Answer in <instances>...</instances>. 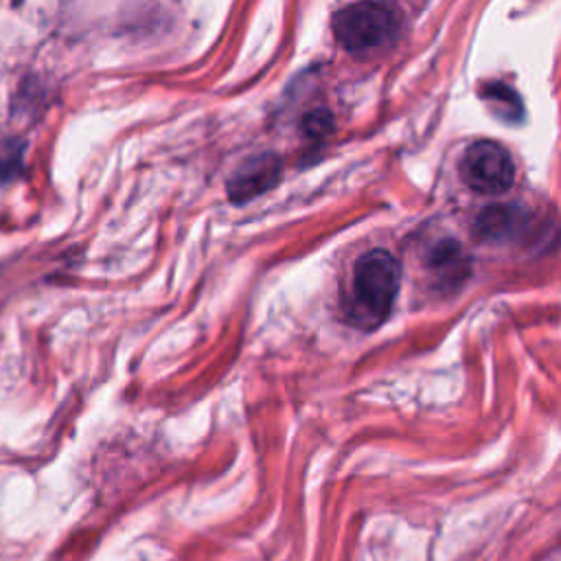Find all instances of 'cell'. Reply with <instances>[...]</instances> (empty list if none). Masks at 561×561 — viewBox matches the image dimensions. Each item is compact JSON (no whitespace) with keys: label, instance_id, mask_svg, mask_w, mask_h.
I'll return each instance as SVG.
<instances>
[{"label":"cell","instance_id":"52a82bcc","mask_svg":"<svg viewBox=\"0 0 561 561\" xmlns=\"http://www.w3.org/2000/svg\"><path fill=\"white\" fill-rule=\"evenodd\" d=\"M22 158V145L7 140L0 145V178H13V173L20 169Z\"/></svg>","mask_w":561,"mask_h":561},{"label":"cell","instance_id":"5b68a950","mask_svg":"<svg viewBox=\"0 0 561 561\" xmlns=\"http://www.w3.org/2000/svg\"><path fill=\"white\" fill-rule=\"evenodd\" d=\"M526 224V213L513 206H491L476 221V232L480 239L506 241L513 239Z\"/></svg>","mask_w":561,"mask_h":561},{"label":"cell","instance_id":"3957f363","mask_svg":"<svg viewBox=\"0 0 561 561\" xmlns=\"http://www.w3.org/2000/svg\"><path fill=\"white\" fill-rule=\"evenodd\" d=\"M460 178L476 193L500 195L513 186L515 164L500 142L476 140L460 158Z\"/></svg>","mask_w":561,"mask_h":561},{"label":"cell","instance_id":"6da1fadb","mask_svg":"<svg viewBox=\"0 0 561 561\" xmlns=\"http://www.w3.org/2000/svg\"><path fill=\"white\" fill-rule=\"evenodd\" d=\"M401 283L399 261L388 250H370L362 254L353 267L348 318L364 329L379 327L397 298Z\"/></svg>","mask_w":561,"mask_h":561},{"label":"cell","instance_id":"7a4b0ae2","mask_svg":"<svg viewBox=\"0 0 561 561\" xmlns=\"http://www.w3.org/2000/svg\"><path fill=\"white\" fill-rule=\"evenodd\" d=\"M399 26V11L379 0H359L333 15L335 39L351 53H366L390 44Z\"/></svg>","mask_w":561,"mask_h":561},{"label":"cell","instance_id":"277c9868","mask_svg":"<svg viewBox=\"0 0 561 561\" xmlns=\"http://www.w3.org/2000/svg\"><path fill=\"white\" fill-rule=\"evenodd\" d=\"M278 173H280V164L276 156L272 153L252 156L243 164H239L232 178L228 180V195L232 202L243 204L265 193L267 188H272L278 180Z\"/></svg>","mask_w":561,"mask_h":561},{"label":"cell","instance_id":"8992f818","mask_svg":"<svg viewBox=\"0 0 561 561\" xmlns=\"http://www.w3.org/2000/svg\"><path fill=\"white\" fill-rule=\"evenodd\" d=\"M432 270L438 272L440 276H447L449 280L458 283V276L467 274V263H465V252L460 250L458 243H440L434 254H432Z\"/></svg>","mask_w":561,"mask_h":561}]
</instances>
